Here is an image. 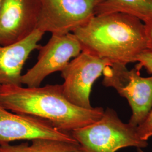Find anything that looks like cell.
Wrapping results in <instances>:
<instances>
[{"mask_svg": "<svg viewBox=\"0 0 152 152\" xmlns=\"http://www.w3.org/2000/svg\"><path fill=\"white\" fill-rule=\"evenodd\" d=\"M73 33L87 51L111 63L127 65L148 50L145 24L121 12L96 15Z\"/></svg>", "mask_w": 152, "mask_h": 152, "instance_id": "cell-2", "label": "cell"}, {"mask_svg": "<svg viewBox=\"0 0 152 152\" xmlns=\"http://www.w3.org/2000/svg\"><path fill=\"white\" fill-rule=\"evenodd\" d=\"M71 134L83 152H116L123 148L141 149L148 145V141L139 137L136 127L123 122L114 109L109 108L97 121Z\"/></svg>", "mask_w": 152, "mask_h": 152, "instance_id": "cell-3", "label": "cell"}, {"mask_svg": "<svg viewBox=\"0 0 152 152\" xmlns=\"http://www.w3.org/2000/svg\"><path fill=\"white\" fill-rule=\"evenodd\" d=\"M136 61L139 62L137 66L140 68H145L147 71L152 74V52L144 51L137 57Z\"/></svg>", "mask_w": 152, "mask_h": 152, "instance_id": "cell-14", "label": "cell"}, {"mask_svg": "<svg viewBox=\"0 0 152 152\" xmlns=\"http://www.w3.org/2000/svg\"><path fill=\"white\" fill-rule=\"evenodd\" d=\"M138 135L141 140L148 141L152 136V108L145 120L136 127Z\"/></svg>", "mask_w": 152, "mask_h": 152, "instance_id": "cell-13", "label": "cell"}, {"mask_svg": "<svg viewBox=\"0 0 152 152\" xmlns=\"http://www.w3.org/2000/svg\"><path fill=\"white\" fill-rule=\"evenodd\" d=\"M112 12L126 14L145 23L152 20V0H103L96 15Z\"/></svg>", "mask_w": 152, "mask_h": 152, "instance_id": "cell-11", "label": "cell"}, {"mask_svg": "<svg viewBox=\"0 0 152 152\" xmlns=\"http://www.w3.org/2000/svg\"><path fill=\"white\" fill-rule=\"evenodd\" d=\"M44 33L36 29L27 38L16 43L0 45V87L22 86V69L29 55L40 48Z\"/></svg>", "mask_w": 152, "mask_h": 152, "instance_id": "cell-10", "label": "cell"}, {"mask_svg": "<svg viewBox=\"0 0 152 152\" xmlns=\"http://www.w3.org/2000/svg\"><path fill=\"white\" fill-rule=\"evenodd\" d=\"M126 65L112 63L104 70L103 85L113 87L126 98L132 109L129 124L137 127L145 120L152 108V76L142 77L140 68L129 70Z\"/></svg>", "mask_w": 152, "mask_h": 152, "instance_id": "cell-4", "label": "cell"}, {"mask_svg": "<svg viewBox=\"0 0 152 152\" xmlns=\"http://www.w3.org/2000/svg\"><path fill=\"white\" fill-rule=\"evenodd\" d=\"M1 0H0V6H1Z\"/></svg>", "mask_w": 152, "mask_h": 152, "instance_id": "cell-17", "label": "cell"}, {"mask_svg": "<svg viewBox=\"0 0 152 152\" xmlns=\"http://www.w3.org/2000/svg\"><path fill=\"white\" fill-rule=\"evenodd\" d=\"M137 152H145L143 151L141 148H137Z\"/></svg>", "mask_w": 152, "mask_h": 152, "instance_id": "cell-16", "label": "cell"}, {"mask_svg": "<svg viewBox=\"0 0 152 152\" xmlns=\"http://www.w3.org/2000/svg\"><path fill=\"white\" fill-rule=\"evenodd\" d=\"M147 35L148 50L152 52V20L144 23Z\"/></svg>", "mask_w": 152, "mask_h": 152, "instance_id": "cell-15", "label": "cell"}, {"mask_svg": "<svg viewBox=\"0 0 152 152\" xmlns=\"http://www.w3.org/2000/svg\"><path fill=\"white\" fill-rule=\"evenodd\" d=\"M0 152H83L77 142H68L49 139H36L31 144L19 145L0 144Z\"/></svg>", "mask_w": 152, "mask_h": 152, "instance_id": "cell-12", "label": "cell"}, {"mask_svg": "<svg viewBox=\"0 0 152 152\" xmlns=\"http://www.w3.org/2000/svg\"><path fill=\"white\" fill-rule=\"evenodd\" d=\"M37 61L22 77V84L27 87H39L50 75L61 72L72 59L82 51L79 40L73 33L54 35L39 49Z\"/></svg>", "mask_w": 152, "mask_h": 152, "instance_id": "cell-7", "label": "cell"}, {"mask_svg": "<svg viewBox=\"0 0 152 152\" xmlns=\"http://www.w3.org/2000/svg\"><path fill=\"white\" fill-rule=\"evenodd\" d=\"M111 64L108 60L82 50L61 72L64 79L61 86L65 98L77 107L92 108L90 96L92 85Z\"/></svg>", "mask_w": 152, "mask_h": 152, "instance_id": "cell-6", "label": "cell"}, {"mask_svg": "<svg viewBox=\"0 0 152 152\" xmlns=\"http://www.w3.org/2000/svg\"><path fill=\"white\" fill-rule=\"evenodd\" d=\"M0 104L12 112L46 120L58 129L70 133L95 122L104 112L102 107L82 108L71 103L61 85L4 86L0 87Z\"/></svg>", "mask_w": 152, "mask_h": 152, "instance_id": "cell-1", "label": "cell"}, {"mask_svg": "<svg viewBox=\"0 0 152 152\" xmlns=\"http://www.w3.org/2000/svg\"><path fill=\"white\" fill-rule=\"evenodd\" d=\"M103 0H37V29L61 35L73 33L96 15Z\"/></svg>", "mask_w": 152, "mask_h": 152, "instance_id": "cell-5", "label": "cell"}, {"mask_svg": "<svg viewBox=\"0 0 152 152\" xmlns=\"http://www.w3.org/2000/svg\"><path fill=\"white\" fill-rule=\"evenodd\" d=\"M37 0H1L0 45L14 44L37 29Z\"/></svg>", "mask_w": 152, "mask_h": 152, "instance_id": "cell-9", "label": "cell"}, {"mask_svg": "<svg viewBox=\"0 0 152 152\" xmlns=\"http://www.w3.org/2000/svg\"><path fill=\"white\" fill-rule=\"evenodd\" d=\"M36 139L77 142L70 132L58 129L48 121L12 112L0 104V144Z\"/></svg>", "mask_w": 152, "mask_h": 152, "instance_id": "cell-8", "label": "cell"}]
</instances>
